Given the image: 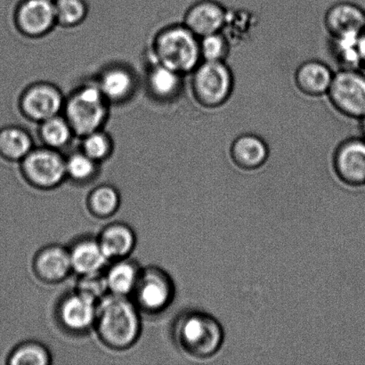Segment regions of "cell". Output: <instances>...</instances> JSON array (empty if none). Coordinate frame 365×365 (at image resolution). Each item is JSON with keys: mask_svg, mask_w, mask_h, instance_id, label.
<instances>
[{"mask_svg": "<svg viewBox=\"0 0 365 365\" xmlns=\"http://www.w3.org/2000/svg\"><path fill=\"white\" fill-rule=\"evenodd\" d=\"M98 302L85 293L73 289L56 304V318L59 327L74 336L88 334L94 330Z\"/></svg>", "mask_w": 365, "mask_h": 365, "instance_id": "9c48e42d", "label": "cell"}, {"mask_svg": "<svg viewBox=\"0 0 365 365\" xmlns=\"http://www.w3.org/2000/svg\"><path fill=\"white\" fill-rule=\"evenodd\" d=\"M34 148L30 133L20 127L0 130V155L10 162L21 163Z\"/></svg>", "mask_w": 365, "mask_h": 365, "instance_id": "cb8c5ba5", "label": "cell"}, {"mask_svg": "<svg viewBox=\"0 0 365 365\" xmlns=\"http://www.w3.org/2000/svg\"><path fill=\"white\" fill-rule=\"evenodd\" d=\"M120 202V192L114 186L101 185L89 192L87 206L93 217L99 220H107L117 213Z\"/></svg>", "mask_w": 365, "mask_h": 365, "instance_id": "d4e9b609", "label": "cell"}, {"mask_svg": "<svg viewBox=\"0 0 365 365\" xmlns=\"http://www.w3.org/2000/svg\"><path fill=\"white\" fill-rule=\"evenodd\" d=\"M176 289L170 275L155 266L142 267L130 299L141 313L149 316L165 312L173 304Z\"/></svg>", "mask_w": 365, "mask_h": 365, "instance_id": "8992f818", "label": "cell"}, {"mask_svg": "<svg viewBox=\"0 0 365 365\" xmlns=\"http://www.w3.org/2000/svg\"><path fill=\"white\" fill-rule=\"evenodd\" d=\"M227 13L220 0H196L186 10L182 24L200 38L223 31Z\"/></svg>", "mask_w": 365, "mask_h": 365, "instance_id": "5bb4252c", "label": "cell"}, {"mask_svg": "<svg viewBox=\"0 0 365 365\" xmlns=\"http://www.w3.org/2000/svg\"><path fill=\"white\" fill-rule=\"evenodd\" d=\"M364 67L363 69L365 71V31L364 34Z\"/></svg>", "mask_w": 365, "mask_h": 365, "instance_id": "e575fe53", "label": "cell"}, {"mask_svg": "<svg viewBox=\"0 0 365 365\" xmlns=\"http://www.w3.org/2000/svg\"><path fill=\"white\" fill-rule=\"evenodd\" d=\"M324 24L329 38L362 34L365 31V10L350 0H338L325 11Z\"/></svg>", "mask_w": 365, "mask_h": 365, "instance_id": "4fadbf2b", "label": "cell"}, {"mask_svg": "<svg viewBox=\"0 0 365 365\" xmlns=\"http://www.w3.org/2000/svg\"><path fill=\"white\" fill-rule=\"evenodd\" d=\"M103 130L82 138L81 151L99 164L109 159L113 153V139Z\"/></svg>", "mask_w": 365, "mask_h": 365, "instance_id": "f546056e", "label": "cell"}, {"mask_svg": "<svg viewBox=\"0 0 365 365\" xmlns=\"http://www.w3.org/2000/svg\"><path fill=\"white\" fill-rule=\"evenodd\" d=\"M98 240L110 262L130 257L137 245V235L133 228L123 222L107 225Z\"/></svg>", "mask_w": 365, "mask_h": 365, "instance_id": "ffe728a7", "label": "cell"}, {"mask_svg": "<svg viewBox=\"0 0 365 365\" xmlns=\"http://www.w3.org/2000/svg\"><path fill=\"white\" fill-rule=\"evenodd\" d=\"M327 98L341 115L352 120L362 119L365 115L364 70H339L334 73Z\"/></svg>", "mask_w": 365, "mask_h": 365, "instance_id": "ba28073f", "label": "cell"}, {"mask_svg": "<svg viewBox=\"0 0 365 365\" xmlns=\"http://www.w3.org/2000/svg\"><path fill=\"white\" fill-rule=\"evenodd\" d=\"M77 291L85 293L86 295L100 302L107 294H109L108 288L105 277V272L99 274L82 275L78 277L76 288Z\"/></svg>", "mask_w": 365, "mask_h": 365, "instance_id": "d6a6232c", "label": "cell"}, {"mask_svg": "<svg viewBox=\"0 0 365 365\" xmlns=\"http://www.w3.org/2000/svg\"><path fill=\"white\" fill-rule=\"evenodd\" d=\"M231 160L243 170H256L263 167L269 158L267 143L259 135L245 133L238 135L230 145Z\"/></svg>", "mask_w": 365, "mask_h": 365, "instance_id": "d6986e66", "label": "cell"}, {"mask_svg": "<svg viewBox=\"0 0 365 365\" xmlns=\"http://www.w3.org/2000/svg\"><path fill=\"white\" fill-rule=\"evenodd\" d=\"M20 163L24 180L41 191L59 187L67 180L66 157L58 150L34 148Z\"/></svg>", "mask_w": 365, "mask_h": 365, "instance_id": "52a82bcc", "label": "cell"}, {"mask_svg": "<svg viewBox=\"0 0 365 365\" xmlns=\"http://www.w3.org/2000/svg\"><path fill=\"white\" fill-rule=\"evenodd\" d=\"M110 103L98 84L87 83L74 89L66 98L63 112L75 135L83 138L103 130L109 117Z\"/></svg>", "mask_w": 365, "mask_h": 365, "instance_id": "277c9868", "label": "cell"}, {"mask_svg": "<svg viewBox=\"0 0 365 365\" xmlns=\"http://www.w3.org/2000/svg\"><path fill=\"white\" fill-rule=\"evenodd\" d=\"M193 98L202 108L224 106L235 91V75L227 62H202L191 73Z\"/></svg>", "mask_w": 365, "mask_h": 365, "instance_id": "5b68a950", "label": "cell"}, {"mask_svg": "<svg viewBox=\"0 0 365 365\" xmlns=\"http://www.w3.org/2000/svg\"><path fill=\"white\" fill-rule=\"evenodd\" d=\"M55 6L57 25L60 26L76 27L88 16V7L83 0H56Z\"/></svg>", "mask_w": 365, "mask_h": 365, "instance_id": "4dcf8cb0", "label": "cell"}, {"mask_svg": "<svg viewBox=\"0 0 365 365\" xmlns=\"http://www.w3.org/2000/svg\"><path fill=\"white\" fill-rule=\"evenodd\" d=\"M173 334L182 351L197 359H207L216 355L225 339L220 322L199 310L180 314L174 322Z\"/></svg>", "mask_w": 365, "mask_h": 365, "instance_id": "7a4b0ae2", "label": "cell"}, {"mask_svg": "<svg viewBox=\"0 0 365 365\" xmlns=\"http://www.w3.org/2000/svg\"><path fill=\"white\" fill-rule=\"evenodd\" d=\"M184 75L163 64L155 63L148 74L150 94L160 102L170 103L180 98L184 91Z\"/></svg>", "mask_w": 365, "mask_h": 365, "instance_id": "44dd1931", "label": "cell"}, {"mask_svg": "<svg viewBox=\"0 0 365 365\" xmlns=\"http://www.w3.org/2000/svg\"><path fill=\"white\" fill-rule=\"evenodd\" d=\"M34 274L48 284L63 282L73 273L68 247L50 245L38 250L32 262Z\"/></svg>", "mask_w": 365, "mask_h": 365, "instance_id": "9a60e30c", "label": "cell"}, {"mask_svg": "<svg viewBox=\"0 0 365 365\" xmlns=\"http://www.w3.org/2000/svg\"><path fill=\"white\" fill-rule=\"evenodd\" d=\"M141 270L142 267L130 257L110 262L105 270L110 294L130 298L138 284Z\"/></svg>", "mask_w": 365, "mask_h": 365, "instance_id": "7402d4cb", "label": "cell"}, {"mask_svg": "<svg viewBox=\"0 0 365 365\" xmlns=\"http://www.w3.org/2000/svg\"><path fill=\"white\" fill-rule=\"evenodd\" d=\"M364 34L330 38V53L339 70H364Z\"/></svg>", "mask_w": 365, "mask_h": 365, "instance_id": "603a6c76", "label": "cell"}, {"mask_svg": "<svg viewBox=\"0 0 365 365\" xmlns=\"http://www.w3.org/2000/svg\"><path fill=\"white\" fill-rule=\"evenodd\" d=\"M153 51L155 63L184 76L202 62L200 38L184 24L170 25L160 31L153 41Z\"/></svg>", "mask_w": 365, "mask_h": 365, "instance_id": "3957f363", "label": "cell"}, {"mask_svg": "<svg viewBox=\"0 0 365 365\" xmlns=\"http://www.w3.org/2000/svg\"><path fill=\"white\" fill-rule=\"evenodd\" d=\"M73 273L82 275L103 273L110 261L103 253L98 237L81 236L68 247Z\"/></svg>", "mask_w": 365, "mask_h": 365, "instance_id": "2e32d148", "label": "cell"}, {"mask_svg": "<svg viewBox=\"0 0 365 365\" xmlns=\"http://www.w3.org/2000/svg\"><path fill=\"white\" fill-rule=\"evenodd\" d=\"M332 163L336 175L346 185H365V140L362 137L345 139L336 148Z\"/></svg>", "mask_w": 365, "mask_h": 365, "instance_id": "7c38bea8", "label": "cell"}, {"mask_svg": "<svg viewBox=\"0 0 365 365\" xmlns=\"http://www.w3.org/2000/svg\"><path fill=\"white\" fill-rule=\"evenodd\" d=\"M252 13L246 9L229 10L227 13V23H225L223 32L230 39H242L245 36L250 34V29L252 27Z\"/></svg>", "mask_w": 365, "mask_h": 365, "instance_id": "1f68e13d", "label": "cell"}, {"mask_svg": "<svg viewBox=\"0 0 365 365\" xmlns=\"http://www.w3.org/2000/svg\"><path fill=\"white\" fill-rule=\"evenodd\" d=\"M39 138L46 148L61 151L74 137L73 128L66 117L56 115L39 123Z\"/></svg>", "mask_w": 365, "mask_h": 365, "instance_id": "484cf974", "label": "cell"}, {"mask_svg": "<svg viewBox=\"0 0 365 365\" xmlns=\"http://www.w3.org/2000/svg\"><path fill=\"white\" fill-rule=\"evenodd\" d=\"M9 365H48L52 364V355L42 343L27 341L17 345L7 356Z\"/></svg>", "mask_w": 365, "mask_h": 365, "instance_id": "4316f807", "label": "cell"}, {"mask_svg": "<svg viewBox=\"0 0 365 365\" xmlns=\"http://www.w3.org/2000/svg\"><path fill=\"white\" fill-rule=\"evenodd\" d=\"M66 98L56 85L37 82L29 86L20 98V109L28 120L41 123L63 112Z\"/></svg>", "mask_w": 365, "mask_h": 365, "instance_id": "30bf717a", "label": "cell"}, {"mask_svg": "<svg viewBox=\"0 0 365 365\" xmlns=\"http://www.w3.org/2000/svg\"><path fill=\"white\" fill-rule=\"evenodd\" d=\"M100 91L110 103L127 102L135 94L137 78L133 71L121 64L106 67L99 75Z\"/></svg>", "mask_w": 365, "mask_h": 365, "instance_id": "ac0fdd59", "label": "cell"}, {"mask_svg": "<svg viewBox=\"0 0 365 365\" xmlns=\"http://www.w3.org/2000/svg\"><path fill=\"white\" fill-rule=\"evenodd\" d=\"M334 71L323 61L311 59L299 64L294 73L298 91L309 98L327 96L334 81Z\"/></svg>", "mask_w": 365, "mask_h": 365, "instance_id": "e0dca14e", "label": "cell"}, {"mask_svg": "<svg viewBox=\"0 0 365 365\" xmlns=\"http://www.w3.org/2000/svg\"><path fill=\"white\" fill-rule=\"evenodd\" d=\"M16 24L28 38L44 37L57 25L55 1L24 0L17 9Z\"/></svg>", "mask_w": 365, "mask_h": 365, "instance_id": "8fae6325", "label": "cell"}, {"mask_svg": "<svg viewBox=\"0 0 365 365\" xmlns=\"http://www.w3.org/2000/svg\"><path fill=\"white\" fill-rule=\"evenodd\" d=\"M359 121L361 134H362V138L365 140V115L362 118V119H360Z\"/></svg>", "mask_w": 365, "mask_h": 365, "instance_id": "836d02e7", "label": "cell"}, {"mask_svg": "<svg viewBox=\"0 0 365 365\" xmlns=\"http://www.w3.org/2000/svg\"><path fill=\"white\" fill-rule=\"evenodd\" d=\"M232 42L223 31L200 38V56L203 62H227Z\"/></svg>", "mask_w": 365, "mask_h": 365, "instance_id": "f1b7e54d", "label": "cell"}, {"mask_svg": "<svg viewBox=\"0 0 365 365\" xmlns=\"http://www.w3.org/2000/svg\"><path fill=\"white\" fill-rule=\"evenodd\" d=\"M141 314L130 297L109 293L98 302L94 330L106 348L124 351L140 338Z\"/></svg>", "mask_w": 365, "mask_h": 365, "instance_id": "6da1fadb", "label": "cell"}, {"mask_svg": "<svg viewBox=\"0 0 365 365\" xmlns=\"http://www.w3.org/2000/svg\"><path fill=\"white\" fill-rule=\"evenodd\" d=\"M67 180L77 185H87L94 181L99 173V163L89 158L83 152L71 153L66 157Z\"/></svg>", "mask_w": 365, "mask_h": 365, "instance_id": "83f0119b", "label": "cell"}]
</instances>
